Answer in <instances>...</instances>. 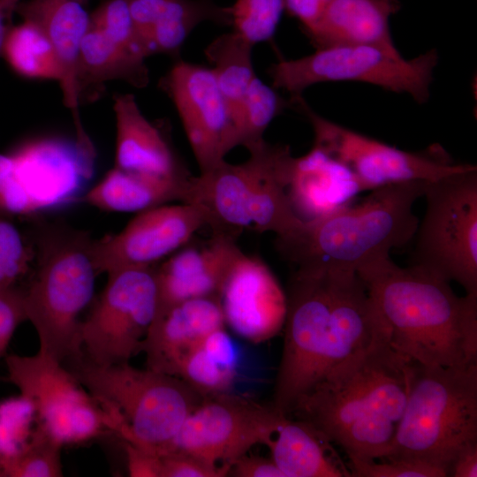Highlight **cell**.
<instances>
[{"label": "cell", "mask_w": 477, "mask_h": 477, "mask_svg": "<svg viewBox=\"0 0 477 477\" xmlns=\"http://www.w3.org/2000/svg\"><path fill=\"white\" fill-rule=\"evenodd\" d=\"M291 99L292 109L310 123L314 145L347 167L369 191L395 183L431 181L473 165L455 162L438 144L418 152L398 149L322 117L302 95Z\"/></svg>", "instance_id": "12"}, {"label": "cell", "mask_w": 477, "mask_h": 477, "mask_svg": "<svg viewBox=\"0 0 477 477\" xmlns=\"http://www.w3.org/2000/svg\"><path fill=\"white\" fill-rule=\"evenodd\" d=\"M413 361L379 341L330 369L290 414L340 445L348 459L383 458L405 411Z\"/></svg>", "instance_id": "2"}, {"label": "cell", "mask_w": 477, "mask_h": 477, "mask_svg": "<svg viewBox=\"0 0 477 477\" xmlns=\"http://www.w3.org/2000/svg\"><path fill=\"white\" fill-rule=\"evenodd\" d=\"M447 476H477V442L468 444L457 454L448 467Z\"/></svg>", "instance_id": "44"}, {"label": "cell", "mask_w": 477, "mask_h": 477, "mask_svg": "<svg viewBox=\"0 0 477 477\" xmlns=\"http://www.w3.org/2000/svg\"><path fill=\"white\" fill-rule=\"evenodd\" d=\"M244 253L237 240L213 234L195 246H184L158 268L155 316L187 299L218 298L236 261Z\"/></svg>", "instance_id": "19"}, {"label": "cell", "mask_w": 477, "mask_h": 477, "mask_svg": "<svg viewBox=\"0 0 477 477\" xmlns=\"http://www.w3.org/2000/svg\"><path fill=\"white\" fill-rule=\"evenodd\" d=\"M22 0H0V55L4 38L11 27L12 17Z\"/></svg>", "instance_id": "45"}, {"label": "cell", "mask_w": 477, "mask_h": 477, "mask_svg": "<svg viewBox=\"0 0 477 477\" xmlns=\"http://www.w3.org/2000/svg\"><path fill=\"white\" fill-rule=\"evenodd\" d=\"M128 473L132 477H162L161 455L124 441Z\"/></svg>", "instance_id": "41"}, {"label": "cell", "mask_w": 477, "mask_h": 477, "mask_svg": "<svg viewBox=\"0 0 477 477\" xmlns=\"http://www.w3.org/2000/svg\"><path fill=\"white\" fill-rule=\"evenodd\" d=\"M477 442V363L426 366L413 361L409 391L391 453L447 470Z\"/></svg>", "instance_id": "6"}, {"label": "cell", "mask_w": 477, "mask_h": 477, "mask_svg": "<svg viewBox=\"0 0 477 477\" xmlns=\"http://www.w3.org/2000/svg\"><path fill=\"white\" fill-rule=\"evenodd\" d=\"M205 226L191 204H165L142 212L117 234L92 240L91 254L98 274L125 269L152 268L187 245Z\"/></svg>", "instance_id": "16"}, {"label": "cell", "mask_w": 477, "mask_h": 477, "mask_svg": "<svg viewBox=\"0 0 477 477\" xmlns=\"http://www.w3.org/2000/svg\"><path fill=\"white\" fill-rule=\"evenodd\" d=\"M287 108H292L291 99H285L277 89L256 76L239 109L236 126L238 146L249 151L263 142V134L269 124Z\"/></svg>", "instance_id": "32"}, {"label": "cell", "mask_w": 477, "mask_h": 477, "mask_svg": "<svg viewBox=\"0 0 477 477\" xmlns=\"http://www.w3.org/2000/svg\"><path fill=\"white\" fill-rule=\"evenodd\" d=\"M114 42L148 58L126 0H107L91 12L90 26Z\"/></svg>", "instance_id": "37"}, {"label": "cell", "mask_w": 477, "mask_h": 477, "mask_svg": "<svg viewBox=\"0 0 477 477\" xmlns=\"http://www.w3.org/2000/svg\"><path fill=\"white\" fill-rule=\"evenodd\" d=\"M369 191L347 167L319 147L295 157L287 194L295 215L309 221L341 207L358 193Z\"/></svg>", "instance_id": "22"}, {"label": "cell", "mask_w": 477, "mask_h": 477, "mask_svg": "<svg viewBox=\"0 0 477 477\" xmlns=\"http://www.w3.org/2000/svg\"><path fill=\"white\" fill-rule=\"evenodd\" d=\"M224 322L254 344L273 337L284 322L285 292L259 258L243 254L231 268L220 294Z\"/></svg>", "instance_id": "18"}, {"label": "cell", "mask_w": 477, "mask_h": 477, "mask_svg": "<svg viewBox=\"0 0 477 477\" xmlns=\"http://www.w3.org/2000/svg\"><path fill=\"white\" fill-rule=\"evenodd\" d=\"M12 167L0 193V209L30 213L72 201L92 176L89 139L45 138L11 154Z\"/></svg>", "instance_id": "13"}, {"label": "cell", "mask_w": 477, "mask_h": 477, "mask_svg": "<svg viewBox=\"0 0 477 477\" xmlns=\"http://www.w3.org/2000/svg\"><path fill=\"white\" fill-rule=\"evenodd\" d=\"M34 422V409L21 395L0 402V461L15 456L28 443Z\"/></svg>", "instance_id": "35"}, {"label": "cell", "mask_w": 477, "mask_h": 477, "mask_svg": "<svg viewBox=\"0 0 477 477\" xmlns=\"http://www.w3.org/2000/svg\"><path fill=\"white\" fill-rule=\"evenodd\" d=\"M329 0H284V9L297 19L305 33L310 31L323 13Z\"/></svg>", "instance_id": "43"}, {"label": "cell", "mask_w": 477, "mask_h": 477, "mask_svg": "<svg viewBox=\"0 0 477 477\" xmlns=\"http://www.w3.org/2000/svg\"><path fill=\"white\" fill-rule=\"evenodd\" d=\"M253 47L231 30L217 36L205 49V56L212 65L210 68L229 106L235 128L245 94L257 76L253 64Z\"/></svg>", "instance_id": "30"}, {"label": "cell", "mask_w": 477, "mask_h": 477, "mask_svg": "<svg viewBox=\"0 0 477 477\" xmlns=\"http://www.w3.org/2000/svg\"><path fill=\"white\" fill-rule=\"evenodd\" d=\"M228 465V475L236 477H284L272 459L246 453Z\"/></svg>", "instance_id": "42"}, {"label": "cell", "mask_w": 477, "mask_h": 477, "mask_svg": "<svg viewBox=\"0 0 477 477\" xmlns=\"http://www.w3.org/2000/svg\"><path fill=\"white\" fill-rule=\"evenodd\" d=\"M7 379L33 405L36 425L62 446L93 396L62 362L44 353L8 355Z\"/></svg>", "instance_id": "17"}, {"label": "cell", "mask_w": 477, "mask_h": 477, "mask_svg": "<svg viewBox=\"0 0 477 477\" xmlns=\"http://www.w3.org/2000/svg\"><path fill=\"white\" fill-rule=\"evenodd\" d=\"M381 313L392 348L426 366L477 363V295L458 296L450 282L390 256L357 271Z\"/></svg>", "instance_id": "3"}, {"label": "cell", "mask_w": 477, "mask_h": 477, "mask_svg": "<svg viewBox=\"0 0 477 477\" xmlns=\"http://www.w3.org/2000/svg\"><path fill=\"white\" fill-rule=\"evenodd\" d=\"M191 176H162L114 166L84 201L106 211L138 213L172 201L183 203Z\"/></svg>", "instance_id": "27"}, {"label": "cell", "mask_w": 477, "mask_h": 477, "mask_svg": "<svg viewBox=\"0 0 477 477\" xmlns=\"http://www.w3.org/2000/svg\"><path fill=\"white\" fill-rule=\"evenodd\" d=\"M87 233L57 230L38 246L36 268L22 290L26 318L34 327L39 352L59 361L80 356L81 312L91 301L98 275Z\"/></svg>", "instance_id": "8"}, {"label": "cell", "mask_w": 477, "mask_h": 477, "mask_svg": "<svg viewBox=\"0 0 477 477\" xmlns=\"http://www.w3.org/2000/svg\"><path fill=\"white\" fill-rule=\"evenodd\" d=\"M62 445L35 426L28 443L15 456L0 461V476L59 477L63 475Z\"/></svg>", "instance_id": "33"}, {"label": "cell", "mask_w": 477, "mask_h": 477, "mask_svg": "<svg viewBox=\"0 0 477 477\" xmlns=\"http://www.w3.org/2000/svg\"><path fill=\"white\" fill-rule=\"evenodd\" d=\"M140 41L148 57L176 56L200 24L231 26L229 7L215 0H126Z\"/></svg>", "instance_id": "21"}, {"label": "cell", "mask_w": 477, "mask_h": 477, "mask_svg": "<svg viewBox=\"0 0 477 477\" xmlns=\"http://www.w3.org/2000/svg\"><path fill=\"white\" fill-rule=\"evenodd\" d=\"M331 443L306 422L284 416L266 445L284 477H352Z\"/></svg>", "instance_id": "28"}, {"label": "cell", "mask_w": 477, "mask_h": 477, "mask_svg": "<svg viewBox=\"0 0 477 477\" xmlns=\"http://www.w3.org/2000/svg\"><path fill=\"white\" fill-rule=\"evenodd\" d=\"M224 326L218 298L192 299L171 307L155 317L143 342L148 367L175 376L183 358Z\"/></svg>", "instance_id": "20"}, {"label": "cell", "mask_w": 477, "mask_h": 477, "mask_svg": "<svg viewBox=\"0 0 477 477\" xmlns=\"http://www.w3.org/2000/svg\"><path fill=\"white\" fill-rule=\"evenodd\" d=\"M296 267L285 293L284 337L272 405L286 416L330 369L390 338L357 272Z\"/></svg>", "instance_id": "1"}, {"label": "cell", "mask_w": 477, "mask_h": 477, "mask_svg": "<svg viewBox=\"0 0 477 477\" xmlns=\"http://www.w3.org/2000/svg\"><path fill=\"white\" fill-rule=\"evenodd\" d=\"M72 373L113 419L115 433L159 455L205 398L178 376L129 362L102 367L88 361Z\"/></svg>", "instance_id": "7"}, {"label": "cell", "mask_w": 477, "mask_h": 477, "mask_svg": "<svg viewBox=\"0 0 477 477\" xmlns=\"http://www.w3.org/2000/svg\"><path fill=\"white\" fill-rule=\"evenodd\" d=\"M91 0H22L16 13L38 26L49 38L60 60L64 80L60 86L64 105L76 127L80 124L75 71L80 42L90 26Z\"/></svg>", "instance_id": "24"}, {"label": "cell", "mask_w": 477, "mask_h": 477, "mask_svg": "<svg viewBox=\"0 0 477 477\" xmlns=\"http://www.w3.org/2000/svg\"><path fill=\"white\" fill-rule=\"evenodd\" d=\"M108 275L107 284L79 329L80 351L97 366L129 362L141 352L155 319V268L125 269Z\"/></svg>", "instance_id": "11"}, {"label": "cell", "mask_w": 477, "mask_h": 477, "mask_svg": "<svg viewBox=\"0 0 477 477\" xmlns=\"http://www.w3.org/2000/svg\"><path fill=\"white\" fill-rule=\"evenodd\" d=\"M438 59L436 49L405 59L401 54L369 45H334L299 58L280 60L268 72L272 87L287 92L290 97L300 96L318 83L355 81L405 94L416 102L425 103Z\"/></svg>", "instance_id": "10"}, {"label": "cell", "mask_w": 477, "mask_h": 477, "mask_svg": "<svg viewBox=\"0 0 477 477\" xmlns=\"http://www.w3.org/2000/svg\"><path fill=\"white\" fill-rule=\"evenodd\" d=\"M231 30L253 46L271 40L284 9V0H235L229 6Z\"/></svg>", "instance_id": "34"}, {"label": "cell", "mask_w": 477, "mask_h": 477, "mask_svg": "<svg viewBox=\"0 0 477 477\" xmlns=\"http://www.w3.org/2000/svg\"><path fill=\"white\" fill-rule=\"evenodd\" d=\"M161 458L162 477H223L229 472L228 464L212 465L189 453L170 451Z\"/></svg>", "instance_id": "39"}, {"label": "cell", "mask_w": 477, "mask_h": 477, "mask_svg": "<svg viewBox=\"0 0 477 477\" xmlns=\"http://www.w3.org/2000/svg\"><path fill=\"white\" fill-rule=\"evenodd\" d=\"M120 80L136 88L149 83L146 58L132 52L89 26L79 49L75 87L80 105L95 100L105 83Z\"/></svg>", "instance_id": "26"}, {"label": "cell", "mask_w": 477, "mask_h": 477, "mask_svg": "<svg viewBox=\"0 0 477 477\" xmlns=\"http://www.w3.org/2000/svg\"><path fill=\"white\" fill-rule=\"evenodd\" d=\"M238 350L224 328L208 334L180 361L175 376L203 397L230 388L237 376Z\"/></svg>", "instance_id": "29"}, {"label": "cell", "mask_w": 477, "mask_h": 477, "mask_svg": "<svg viewBox=\"0 0 477 477\" xmlns=\"http://www.w3.org/2000/svg\"><path fill=\"white\" fill-rule=\"evenodd\" d=\"M427 181L395 183L375 188L358 204L345 205L317 218L303 221L276 236L278 254L296 266L354 271L390 256L415 235L419 219L415 201L423 197Z\"/></svg>", "instance_id": "4"}, {"label": "cell", "mask_w": 477, "mask_h": 477, "mask_svg": "<svg viewBox=\"0 0 477 477\" xmlns=\"http://www.w3.org/2000/svg\"><path fill=\"white\" fill-rule=\"evenodd\" d=\"M423 197L411 265L477 295L476 166L427 181Z\"/></svg>", "instance_id": "9"}, {"label": "cell", "mask_w": 477, "mask_h": 477, "mask_svg": "<svg viewBox=\"0 0 477 477\" xmlns=\"http://www.w3.org/2000/svg\"><path fill=\"white\" fill-rule=\"evenodd\" d=\"M398 9V0H329L315 26L305 34L316 49L369 45L399 55L390 28V17Z\"/></svg>", "instance_id": "25"}, {"label": "cell", "mask_w": 477, "mask_h": 477, "mask_svg": "<svg viewBox=\"0 0 477 477\" xmlns=\"http://www.w3.org/2000/svg\"><path fill=\"white\" fill-rule=\"evenodd\" d=\"M113 110L116 167L162 176L191 175L163 130L144 116L132 94H116Z\"/></svg>", "instance_id": "23"}, {"label": "cell", "mask_w": 477, "mask_h": 477, "mask_svg": "<svg viewBox=\"0 0 477 477\" xmlns=\"http://www.w3.org/2000/svg\"><path fill=\"white\" fill-rule=\"evenodd\" d=\"M10 68L26 79L55 80L62 85L64 72L47 34L35 24L22 20L9 29L1 55Z\"/></svg>", "instance_id": "31"}, {"label": "cell", "mask_w": 477, "mask_h": 477, "mask_svg": "<svg viewBox=\"0 0 477 477\" xmlns=\"http://www.w3.org/2000/svg\"><path fill=\"white\" fill-rule=\"evenodd\" d=\"M352 477H446L445 472L430 464L401 457L375 460L348 459Z\"/></svg>", "instance_id": "38"}, {"label": "cell", "mask_w": 477, "mask_h": 477, "mask_svg": "<svg viewBox=\"0 0 477 477\" xmlns=\"http://www.w3.org/2000/svg\"><path fill=\"white\" fill-rule=\"evenodd\" d=\"M34 253L17 227L0 217V294L19 290L17 284L28 271Z\"/></svg>", "instance_id": "36"}, {"label": "cell", "mask_w": 477, "mask_h": 477, "mask_svg": "<svg viewBox=\"0 0 477 477\" xmlns=\"http://www.w3.org/2000/svg\"><path fill=\"white\" fill-rule=\"evenodd\" d=\"M160 87L177 110L201 172L238 146L229 106L210 67L179 59Z\"/></svg>", "instance_id": "15"}, {"label": "cell", "mask_w": 477, "mask_h": 477, "mask_svg": "<svg viewBox=\"0 0 477 477\" xmlns=\"http://www.w3.org/2000/svg\"><path fill=\"white\" fill-rule=\"evenodd\" d=\"M25 320L22 290L0 294V360L5 355L15 329Z\"/></svg>", "instance_id": "40"}, {"label": "cell", "mask_w": 477, "mask_h": 477, "mask_svg": "<svg viewBox=\"0 0 477 477\" xmlns=\"http://www.w3.org/2000/svg\"><path fill=\"white\" fill-rule=\"evenodd\" d=\"M286 415L246 398L223 393L209 396L189 413L166 451L192 454L220 466L266 444Z\"/></svg>", "instance_id": "14"}, {"label": "cell", "mask_w": 477, "mask_h": 477, "mask_svg": "<svg viewBox=\"0 0 477 477\" xmlns=\"http://www.w3.org/2000/svg\"><path fill=\"white\" fill-rule=\"evenodd\" d=\"M240 163L222 161L191 176L183 203L201 214L213 234L238 239L246 230L286 234L303 221L287 194L295 157L290 147L264 140Z\"/></svg>", "instance_id": "5"}]
</instances>
